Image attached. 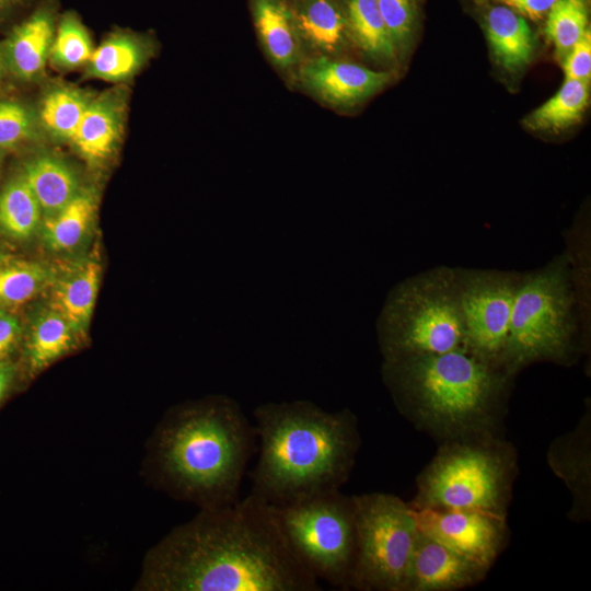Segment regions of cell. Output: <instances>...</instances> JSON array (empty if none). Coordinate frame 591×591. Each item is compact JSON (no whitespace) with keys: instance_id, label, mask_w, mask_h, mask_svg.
Wrapping results in <instances>:
<instances>
[{"instance_id":"6da1fadb","label":"cell","mask_w":591,"mask_h":591,"mask_svg":"<svg viewBox=\"0 0 591 591\" xmlns=\"http://www.w3.org/2000/svg\"><path fill=\"white\" fill-rule=\"evenodd\" d=\"M140 587L153 591H317L291 548L277 506L251 493L202 511L148 555Z\"/></svg>"},{"instance_id":"7a4b0ae2","label":"cell","mask_w":591,"mask_h":591,"mask_svg":"<svg viewBox=\"0 0 591 591\" xmlns=\"http://www.w3.org/2000/svg\"><path fill=\"white\" fill-rule=\"evenodd\" d=\"M259 454L252 493L276 506L339 490L360 445L348 408L327 412L309 401L266 403L254 409Z\"/></svg>"},{"instance_id":"3957f363","label":"cell","mask_w":591,"mask_h":591,"mask_svg":"<svg viewBox=\"0 0 591 591\" xmlns=\"http://www.w3.org/2000/svg\"><path fill=\"white\" fill-rule=\"evenodd\" d=\"M399 412L443 440L494 434L514 375L466 348L383 361Z\"/></svg>"},{"instance_id":"277c9868","label":"cell","mask_w":591,"mask_h":591,"mask_svg":"<svg viewBox=\"0 0 591 591\" xmlns=\"http://www.w3.org/2000/svg\"><path fill=\"white\" fill-rule=\"evenodd\" d=\"M256 432L240 405L216 396L176 410L157 439L166 484L213 509L239 499Z\"/></svg>"},{"instance_id":"5b68a950","label":"cell","mask_w":591,"mask_h":591,"mask_svg":"<svg viewBox=\"0 0 591 591\" xmlns=\"http://www.w3.org/2000/svg\"><path fill=\"white\" fill-rule=\"evenodd\" d=\"M586 321L566 252L537 269L521 273L511 314L506 370L515 376L535 362L572 364L586 344Z\"/></svg>"},{"instance_id":"8992f818","label":"cell","mask_w":591,"mask_h":591,"mask_svg":"<svg viewBox=\"0 0 591 591\" xmlns=\"http://www.w3.org/2000/svg\"><path fill=\"white\" fill-rule=\"evenodd\" d=\"M376 329L384 361L466 348L455 267L437 266L397 283Z\"/></svg>"},{"instance_id":"52a82bcc","label":"cell","mask_w":591,"mask_h":591,"mask_svg":"<svg viewBox=\"0 0 591 591\" xmlns=\"http://www.w3.org/2000/svg\"><path fill=\"white\" fill-rule=\"evenodd\" d=\"M513 449L494 434L447 440L417 479L413 509L476 510L506 518Z\"/></svg>"},{"instance_id":"ba28073f","label":"cell","mask_w":591,"mask_h":591,"mask_svg":"<svg viewBox=\"0 0 591 591\" xmlns=\"http://www.w3.org/2000/svg\"><path fill=\"white\" fill-rule=\"evenodd\" d=\"M283 533L304 567L317 579L349 589L356 560L352 496L327 491L277 506Z\"/></svg>"},{"instance_id":"9c48e42d","label":"cell","mask_w":591,"mask_h":591,"mask_svg":"<svg viewBox=\"0 0 591 591\" xmlns=\"http://www.w3.org/2000/svg\"><path fill=\"white\" fill-rule=\"evenodd\" d=\"M356 560L350 588L404 591L419 534L409 503L384 493L352 496Z\"/></svg>"},{"instance_id":"30bf717a","label":"cell","mask_w":591,"mask_h":591,"mask_svg":"<svg viewBox=\"0 0 591 591\" xmlns=\"http://www.w3.org/2000/svg\"><path fill=\"white\" fill-rule=\"evenodd\" d=\"M455 270L466 349L505 368L513 301L521 273L461 267H455Z\"/></svg>"},{"instance_id":"8fae6325","label":"cell","mask_w":591,"mask_h":591,"mask_svg":"<svg viewBox=\"0 0 591 591\" xmlns=\"http://www.w3.org/2000/svg\"><path fill=\"white\" fill-rule=\"evenodd\" d=\"M413 510L422 534L487 569L507 543L505 517L476 510Z\"/></svg>"},{"instance_id":"7c38bea8","label":"cell","mask_w":591,"mask_h":591,"mask_svg":"<svg viewBox=\"0 0 591 591\" xmlns=\"http://www.w3.org/2000/svg\"><path fill=\"white\" fill-rule=\"evenodd\" d=\"M301 85L322 102L349 107L384 88L391 76L358 63L318 56L302 60L298 69Z\"/></svg>"},{"instance_id":"4fadbf2b","label":"cell","mask_w":591,"mask_h":591,"mask_svg":"<svg viewBox=\"0 0 591 591\" xmlns=\"http://www.w3.org/2000/svg\"><path fill=\"white\" fill-rule=\"evenodd\" d=\"M487 568L419 531L404 591H453L480 581Z\"/></svg>"},{"instance_id":"5bb4252c","label":"cell","mask_w":591,"mask_h":591,"mask_svg":"<svg viewBox=\"0 0 591 591\" xmlns=\"http://www.w3.org/2000/svg\"><path fill=\"white\" fill-rule=\"evenodd\" d=\"M56 27L55 9L46 3L13 28L5 46L7 60L18 77L30 80L42 73Z\"/></svg>"},{"instance_id":"9a60e30c","label":"cell","mask_w":591,"mask_h":591,"mask_svg":"<svg viewBox=\"0 0 591 591\" xmlns=\"http://www.w3.org/2000/svg\"><path fill=\"white\" fill-rule=\"evenodd\" d=\"M101 266L93 258L70 265L54 274L51 287L53 308L60 312L77 334L85 332L97 297Z\"/></svg>"},{"instance_id":"2e32d148","label":"cell","mask_w":591,"mask_h":591,"mask_svg":"<svg viewBox=\"0 0 591 591\" xmlns=\"http://www.w3.org/2000/svg\"><path fill=\"white\" fill-rule=\"evenodd\" d=\"M254 23L260 45L279 69H290L303 60L301 43L292 11L282 0H254Z\"/></svg>"},{"instance_id":"e0dca14e","label":"cell","mask_w":591,"mask_h":591,"mask_svg":"<svg viewBox=\"0 0 591 591\" xmlns=\"http://www.w3.org/2000/svg\"><path fill=\"white\" fill-rule=\"evenodd\" d=\"M291 11L302 45L327 57L344 49L349 34L345 13L334 0H301Z\"/></svg>"},{"instance_id":"ac0fdd59","label":"cell","mask_w":591,"mask_h":591,"mask_svg":"<svg viewBox=\"0 0 591 591\" xmlns=\"http://www.w3.org/2000/svg\"><path fill=\"white\" fill-rule=\"evenodd\" d=\"M123 127V106L114 95L90 101L70 142L91 162L106 159L115 149Z\"/></svg>"},{"instance_id":"d6986e66","label":"cell","mask_w":591,"mask_h":591,"mask_svg":"<svg viewBox=\"0 0 591 591\" xmlns=\"http://www.w3.org/2000/svg\"><path fill=\"white\" fill-rule=\"evenodd\" d=\"M486 32L493 55L506 70L514 72L530 63L534 36L522 15L508 7H495L487 14Z\"/></svg>"},{"instance_id":"ffe728a7","label":"cell","mask_w":591,"mask_h":591,"mask_svg":"<svg viewBox=\"0 0 591 591\" xmlns=\"http://www.w3.org/2000/svg\"><path fill=\"white\" fill-rule=\"evenodd\" d=\"M22 176L36 197L44 218L57 213L81 190L73 170L54 155L34 158L25 165Z\"/></svg>"},{"instance_id":"44dd1931","label":"cell","mask_w":591,"mask_h":591,"mask_svg":"<svg viewBox=\"0 0 591 591\" xmlns=\"http://www.w3.org/2000/svg\"><path fill=\"white\" fill-rule=\"evenodd\" d=\"M96 204L92 194L80 190L57 213L44 218L40 233L46 245L55 252H72L91 232Z\"/></svg>"},{"instance_id":"7402d4cb","label":"cell","mask_w":591,"mask_h":591,"mask_svg":"<svg viewBox=\"0 0 591 591\" xmlns=\"http://www.w3.org/2000/svg\"><path fill=\"white\" fill-rule=\"evenodd\" d=\"M349 38L366 55L393 60L396 47L385 26L375 0H345Z\"/></svg>"},{"instance_id":"603a6c76","label":"cell","mask_w":591,"mask_h":591,"mask_svg":"<svg viewBox=\"0 0 591 591\" xmlns=\"http://www.w3.org/2000/svg\"><path fill=\"white\" fill-rule=\"evenodd\" d=\"M146 59L144 45L126 33H116L93 49L86 69L91 77L121 81L132 76Z\"/></svg>"},{"instance_id":"cb8c5ba5","label":"cell","mask_w":591,"mask_h":591,"mask_svg":"<svg viewBox=\"0 0 591 591\" xmlns=\"http://www.w3.org/2000/svg\"><path fill=\"white\" fill-rule=\"evenodd\" d=\"M68 320L53 306L42 311L34 320L28 341L27 357L34 370H40L69 351L74 335Z\"/></svg>"},{"instance_id":"d4e9b609","label":"cell","mask_w":591,"mask_h":591,"mask_svg":"<svg viewBox=\"0 0 591 591\" xmlns=\"http://www.w3.org/2000/svg\"><path fill=\"white\" fill-rule=\"evenodd\" d=\"M589 102V83L565 79L558 92L533 111L524 125L531 130L559 131L577 124Z\"/></svg>"},{"instance_id":"484cf974","label":"cell","mask_w":591,"mask_h":591,"mask_svg":"<svg viewBox=\"0 0 591 591\" xmlns=\"http://www.w3.org/2000/svg\"><path fill=\"white\" fill-rule=\"evenodd\" d=\"M42 208L21 175L0 192V229L16 240L34 235L43 222Z\"/></svg>"},{"instance_id":"4316f807","label":"cell","mask_w":591,"mask_h":591,"mask_svg":"<svg viewBox=\"0 0 591 591\" xmlns=\"http://www.w3.org/2000/svg\"><path fill=\"white\" fill-rule=\"evenodd\" d=\"M90 101L74 88H57L47 93L42 102L40 124L54 137L70 141Z\"/></svg>"},{"instance_id":"83f0119b","label":"cell","mask_w":591,"mask_h":591,"mask_svg":"<svg viewBox=\"0 0 591 591\" xmlns=\"http://www.w3.org/2000/svg\"><path fill=\"white\" fill-rule=\"evenodd\" d=\"M53 271L35 262H8L0 267V308L20 306L50 283Z\"/></svg>"},{"instance_id":"f1b7e54d","label":"cell","mask_w":591,"mask_h":591,"mask_svg":"<svg viewBox=\"0 0 591 591\" xmlns=\"http://www.w3.org/2000/svg\"><path fill=\"white\" fill-rule=\"evenodd\" d=\"M93 51L90 34L74 12L65 13L58 21L49 58L55 66L74 69L86 65Z\"/></svg>"},{"instance_id":"f546056e","label":"cell","mask_w":591,"mask_h":591,"mask_svg":"<svg viewBox=\"0 0 591 591\" xmlns=\"http://www.w3.org/2000/svg\"><path fill=\"white\" fill-rule=\"evenodd\" d=\"M584 0H556L548 11L546 34L563 59L588 30Z\"/></svg>"},{"instance_id":"4dcf8cb0","label":"cell","mask_w":591,"mask_h":591,"mask_svg":"<svg viewBox=\"0 0 591 591\" xmlns=\"http://www.w3.org/2000/svg\"><path fill=\"white\" fill-rule=\"evenodd\" d=\"M34 115L16 102H0V149L12 148L34 135Z\"/></svg>"},{"instance_id":"1f68e13d","label":"cell","mask_w":591,"mask_h":591,"mask_svg":"<svg viewBox=\"0 0 591 591\" xmlns=\"http://www.w3.org/2000/svg\"><path fill=\"white\" fill-rule=\"evenodd\" d=\"M375 1L397 50L410 36L415 21V2L414 0Z\"/></svg>"},{"instance_id":"d6a6232c","label":"cell","mask_w":591,"mask_h":591,"mask_svg":"<svg viewBox=\"0 0 591 591\" xmlns=\"http://www.w3.org/2000/svg\"><path fill=\"white\" fill-rule=\"evenodd\" d=\"M561 60L565 79L578 80L584 83L590 82L591 33L589 28Z\"/></svg>"},{"instance_id":"836d02e7","label":"cell","mask_w":591,"mask_h":591,"mask_svg":"<svg viewBox=\"0 0 591 591\" xmlns=\"http://www.w3.org/2000/svg\"><path fill=\"white\" fill-rule=\"evenodd\" d=\"M21 334V326L18 318L0 308V360L12 351Z\"/></svg>"},{"instance_id":"e575fe53","label":"cell","mask_w":591,"mask_h":591,"mask_svg":"<svg viewBox=\"0 0 591 591\" xmlns=\"http://www.w3.org/2000/svg\"><path fill=\"white\" fill-rule=\"evenodd\" d=\"M508 8L530 19H541L556 0H501Z\"/></svg>"},{"instance_id":"d590c367","label":"cell","mask_w":591,"mask_h":591,"mask_svg":"<svg viewBox=\"0 0 591 591\" xmlns=\"http://www.w3.org/2000/svg\"><path fill=\"white\" fill-rule=\"evenodd\" d=\"M13 371L14 368L12 363L0 360V401L10 385L13 376Z\"/></svg>"},{"instance_id":"8d00e7d4","label":"cell","mask_w":591,"mask_h":591,"mask_svg":"<svg viewBox=\"0 0 591 591\" xmlns=\"http://www.w3.org/2000/svg\"><path fill=\"white\" fill-rule=\"evenodd\" d=\"M23 0H0V20L5 19Z\"/></svg>"},{"instance_id":"74e56055","label":"cell","mask_w":591,"mask_h":591,"mask_svg":"<svg viewBox=\"0 0 591 591\" xmlns=\"http://www.w3.org/2000/svg\"><path fill=\"white\" fill-rule=\"evenodd\" d=\"M8 257L0 251V267L8 263Z\"/></svg>"},{"instance_id":"f35d334b","label":"cell","mask_w":591,"mask_h":591,"mask_svg":"<svg viewBox=\"0 0 591 591\" xmlns=\"http://www.w3.org/2000/svg\"><path fill=\"white\" fill-rule=\"evenodd\" d=\"M1 159H2V150L0 149V163H1Z\"/></svg>"},{"instance_id":"ab89813d","label":"cell","mask_w":591,"mask_h":591,"mask_svg":"<svg viewBox=\"0 0 591 591\" xmlns=\"http://www.w3.org/2000/svg\"><path fill=\"white\" fill-rule=\"evenodd\" d=\"M0 78H1V69H0Z\"/></svg>"}]
</instances>
